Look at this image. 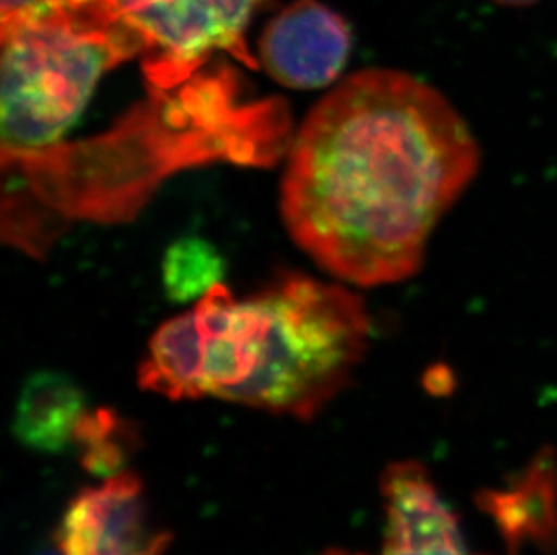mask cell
<instances>
[{
	"label": "cell",
	"instance_id": "obj_10",
	"mask_svg": "<svg viewBox=\"0 0 557 555\" xmlns=\"http://www.w3.org/2000/svg\"><path fill=\"white\" fill-rule=\"evenodd\" d=\"M164 293L175 304L199 301L211 288L221 285L224 260L215 246L202 238H181L164 252Z\"/></svg>",
	"mask_w": 557,
	"mask_h": 555
},
{
	"label": "cell",
	"instance_id": "obj_12",
	"mask_svg": "<svg viewBox=\"0 0 557 555\" xmlns=\"http://www.w3.org/2000/svg\"><path fill=\"white\" fill-rule=\"evenodd\" d=\"M152 2H158V0H114L117 11L122 15L126 11L137 10V8H143V5L152 4Z\"/></svg>",
	"mask_w": 557,
	"mask_h": 555
},
{
	"label": "cell",
	"instance_id": "obj_1",
	"mask_svg": "<svg viewBox=\"0 0 557 555\" xmlns=\"http://www.w3.org/2000/svg\"><path fill=\"white\" fill-rule=\"evenodd\" d=\"M479 166L473 132L446 96L411 74L367 69L307 115L280 208L325 273L392 285L419 273L433 230Z\"/></svg>",
	"mask_w": 557,
	"mask_h": 555
},
{
	"label": "cell",
	"instance_id": "obj_11",
	"mask_svg": "<svg viewBox=\"0 0 557 555\" xmlns=\"http://www.w3.org/2000/svg\"><path fill=\"white\" fill-rule=\"evenodd\" d=\"M67 4V0H0L2 26L53 10L57 5Z\"/></svg>",
	"mask_w": 557,
	"mask_h": 555
},
{
	"label": "cell",
	"instance_id": "obj_14",
	"mask_svg": "<svg viewBox=\"0 0 557 555\" xmlns=\"http://www.w3.org/2000/svg\"><path fill=\"white\" fill-rule=\"evenodd\" d=\"M321 555H359V554H348V552H343V551H329V552H325V554H321Z\"/></svg>",
	"mask_w": 557,
	"mask_h": 555
},
{
	"label": "cell",
	"instance_id": "obj_2",
	"mask_svg": "<svg viewBox=\"0 0 557 555\" xmlns=\"http://www.w3.org/2000/svg\"><path fill=\"white\" fill-rule=\"evenodd\" d=\"M369 337L367 305L343 285L285 274L238 299L221 283L159 326L139 384L310 420L347 386Z\"/></svg>",
	"mask_w": 557,
	"mask_h": 555
},
{
	"label": "cell",
	"instance_id": "obj_9",
	"mask_svg": "<svg viewBox=\"0 0 557 555\" xmlns=\"http://www.w3.org/2000/svg\"><path fill=\"white\" fill-rule=\"evenodd\" d=\"M74 445L87 471L111 478L126 471V464L139 447V433L131 420L114 409H89L76 430Z\"/></svg>",
	"mask_w": 557,
	"mask_h": 555
},
{
	"label": "cell",
	"instance_id": "obj_15",
	"mask_svg": "<svg viewBox=\"0 0 557 555\" xmlns=\"http://www.w3.org/2000/svg\"><path fill=\"white\" fill-rule=\"evenodd\" d=\"M40 555H57V554H51V552H46V554H40ZM62 555V554H60Z\"/></svg>",
	"mask_w": 557,
	"mask_h": 555
},
{
	"label": "cell",
	"instance_id": "obj_7",
	"mask_svg": "<svg viewBox=\"0 0 557 555\" xmlns=\"http://www.w3.org/2000/svg\"><path fill=\"white\" fill-rule=\"evenodd\" d=\"M386 541L381 555H471L458 519L419 464H394L381 480Z\"/></svg>",
	"mask_w": 557,
	"mask_h": 555
},
{
	"label": "cell",
	"instance_id": "obj_13",
	"mask_svg": "<svg viewBox=\"0 0 557 555\" xmlns=\"http://www.w3.org/2000/svg\"><path fill=\"white\" fill-rule=\"evenodd\" d=\"M495 2H499V4H507V5H525V4H532L534 0H495Z\"/></svg>",
	"mask_w": 557,
	"mask_h": 555
},
{
	"label": "cell",
	"instance_id": "obj_6",
	"mask_svg": "<svg viewBox=\"0 0 557 555\" xmlns=\"http://www.w3.org/2000/svg\"><path fill=\"white\" fill-rule=\"evenodd\" d=\"M350 49L342 16L315 0H296L263 29L260 63L284 87L321 89L336 82Z\"/></svg>",
	"mask_w": 557,
	"mask_h": 555
},
{
	"label": "cell",
	"instance_id": "obj_8",
	"mask_svg": "<svg viewBox=\"0 0 557 555\" xmlns=\"http://www.w3.org/2000/svg\"><path fill=\"white\" fill-rule=\"evenodd\" d=\"M89 414L84 390L65 373H33L16 400L13 431L22 444L40 453H62L74 444L79 422Z\"/></svg>",
	"mask_w": 557,
	"mask_h": 555
},
{
	"label": "cell",
	"instance_id": "obj_4",
	"mask_svg": "<svg viewBox=\"0 0 557 555\" xmlns=\"http://www.w3.org/2000/svg\"><path fill=\"white\" fill-rule=\"evenodd\" d=\"M262 2L158 0L122 16L143 40L148 82L158 89H172L221 49L257 69L244 32Z\"/></svg>",
	"mask_w": 557,
	"mask_h": 555
},
{
	"label": "cell",
	"instance_id": "obj_5",
	"mask_svg": "<svg viewBox=\"0 0 557 555\" xmlns=\"http://www.w3.org/2000/svg\"><path fill=\"white\" fill-rule=\"evenodd\" d=\"M57 543L62 555H163L172 534L156 527L141 480L126 469L74 496Z\"/></svg>",
	"mask_w": 557,
	"mask_h": 555
},
{
	"label": "cell",
	"instance_id": "obj_3",
	"mask_svg": "<svg viewBox=\"0 0 557 555\" xmlns=\"http://www.w3.org/2000/svg\"><path fill=\"white\" fill-rule=\"evenodd\" d=\"M2 156L27 161L57 147L103 74L143 51L112 4L57 5L0 26Z\"/></svg>",
	"mask_w": 557,
	"mask_h": 555
}]
</instances>
